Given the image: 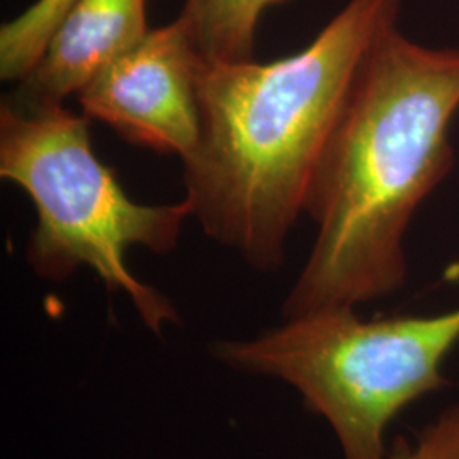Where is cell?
Returning a JSON list of instances; mask_svg holds the SVG:
<instances>
[{"label": "cell", "instance_id": "4", "mask_svg": "<svg viewBox=\"0 0 459 459\" xmlns=\"http://www.w3.org/2000/svg\"><path fill=\"white\" fill-rule=\"evenodd\" d=\"M458 345L459 307L386 318L339 308L214 341L210 354L237 373L291 386L332 429L342 459H388V429L413 402L447 386L444 366Z\"/></svg>", "mask_w": 459, "mask_h": 459}, {"label": "cell", "instance_id": "1", "mask_svg": "<svg viewBox=\"0 0 459 459\" xmlns=\"http://www.w3.org/2000/svg\"><path fill=\"white\" fill-rule=\"evenodd\" d=\"M402 5L347 0L295 55L203 66L201 132L182 160L186 199L204 233L252 269L282 267L362 66Z\"/></svg>", "mask_w": 459, "mask_h": 459}, {"label": "cell", "instance_id": "3", "mask_svg": "<svg viewBox=\"0 0 459 459\" xmlns=\"http://www.w3.org/2000/svg\"><path fill=\"white\" fill-rule=\"evenodd\" d=\"M0 176L33 203L36 227L26 259L39 278L62 282L81 267L108 291L125 293L142 324L157 335L181 322L174 303L142 282L126 264L132 247L167 254L193 218L184 197L174 204H140L125 193L113 169L99 160L89 117L58 106H0Z\"/></svg>", "mask_w": 459, "mask_h": 459}, {"label": "cell", "instance_id": "6", "mask_svg": "<svg viewBox=\"0 0 459 459\" xmlns=\"http://www.w3.org/2000/svg\"><path fill=\"white\" fill-rule=\"evenodd\" d=\"M148 0H74L33 70L7 96L19 106H58L150 33Z\"/></svg>", "mask_w": 459, "mask_h": 459}, {"label": "cell", "instance_id": "7", "mask_svg": "<svg viewBox=\"0 0 459 459\" xmlns=\"http://www.w3.org/2000/svg\"><path fill=\"white\" fill-rule=\"evenodd\" d=\"M290 0H184L181 17L206 64L254 60L264 14Z\"/></svg>", "mask_w": 459, "mask_h": 459}, {"label": "cell", "instance_id": "9", "mask_svg": "<svg viewBox=\"0 0 459 459\" xmlns=\"http://www.w3.org/2000/svg\"><path fill=\"white\" fill-rule=\"evenodd\" d=\"M388 459H459V402L439 413L413 439L396 436Z\"/></svg>", "mask_w": 459, "mask_h": 459}, {"label": "cell", "instance_id": "2", "mask_svg": "<svg viewBox=\"0 0 459 459\" xmlns=\"http://www.w3.org/2000/svg\"><path fill=\"white\" fill-rule=\"evenodd\" d=\"M459 48L390 30L362 66L313 186L312 252L282 318L358 308L407 281L411 220L455 165Z\"/></svg>", "mask_w": 459, "mask_h": 459}, {"label": "cell", "instance_id": "5", "mask_svg": "<svg viewBox=\"0 0 459 459\" xmlns=\"http://www.w3.org/2000/svg\"><path fill=\"white\" fill-rule=\"evenodd\" d=\"M186 22L150 30L147 38L77 94L82 115L133 145L187 159L201 132L199 77L204 66Z\"/></svg>", "mask_w": 459, "mask_h": 459}, {"label": "cell", "instance_id": "8", "mask_svg": "<svg viewBox=\"0 0 459 459\" xmlns=\"http://www.w3.org/2000/svg\"><path fill=\"white\" fill-rule=\"evenodd\" d=\"M74 0H34L0 28V77L19 82L39 62L51 34Z\"/></svg>", "mask_w": 459, "mask_h": 459}]
</instances>
